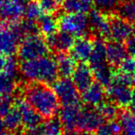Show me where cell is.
I'll return each mask as SVG.
<instances>
[{"instance_id":"cell-1","label":"cell","mask_w":135,"mask_h":135,"mask_svg":"<svg viewBox=\"0 0 135 135\" xmlns=\"http://www.w3.org/2000/svg\"><path fill=\"white\" fill-rule=\"evenodd\" d=\"M23 98L45 118H54L59 111V100L47 84L31 83L23 87Z\"/></svg>"},{"instance_id":"cell-2","label":"cell","mask_w":135,"mask_h":135,"mask_svg":"<svg viewBox=\"0 0 135 135\" xmlns=\"http://www.w3.org/2000/svg\"><path fill=\"white\" fill-rule=\"evenodd\" d=\"M20 73L31 83L54 84L59 76L56 58L45 56L36 59L21 61Z\"/></svg>"},{"instance_id":"cell-3","label":"cell","mask_w":135,"mask_h":135,"mask_svg":"<svg viewBox=\"0 0 135 135\" xmlns=\"http://www.w3.org/2000/svg\"><path fill=\"white\" fill-rule=\"evenodd\" d=\"M133 84L135 83L132 76L120 71L115 72L110 83L107 86V96L119 107H129L132 97Z\"/></svg>"},{"instance_id":"cell-4","label":"cell","mask_w":135,"mask_h":135,"mask_svg":"<svg viewBox=\"0 0 135 135\" xmlns=\"http://www.w3.org/2000/svg\"><path fill=\"white\" fill-rule=\"evenodd\" d=\"M49 49L46 39L43 35L38 33L29 34L21 39L17 54L21 61H28L47 56Z\"/></svg>"},{"instance_id":"cell-5","label":"cell","mask_w":135,"mask_h":135,"mask_svg":"<svg viewBox=\"0 0 135 135\" xmlns=\"http://www.w3.org/2000/svg\"><path fill=\"white\" fill-rule=\"evenodd\" d=\"M17 22L0 21V55L12 56L18 51L23 37L20 32Z\"/></svg>"},{"instance_id":"cell-6","label":"cell","mask_w":135,"mask_h":135,"mask_svg":"<svg viewBox=\"0 0 135 135\" xmlns=\"http://www.w3.org/2000/svg\"><path fill=\"white\" fill-rule=\"evenodd\" d=\"M58 27L61 31L77 37H85L89 30L88 15L84 13L66 14L58 20Z\"/></svg>"},{"instance_id":"cell-7","label":"cell","mask_w":135,"mask_h":135,"mask_svg":"<svg viewBox=\"0 0 135 135\" xmlns=\"http://www.w3.org/2000/svg\"><path fill=\"white\" fill-rule=\"evenodd\" d=\"M54 89L62 105H80L81 95L79 90L70 78H61L54 83Z\"/></svg>"},{"instance_id":"cell-8","label":"cell","mask_w":135,"mask_h":135,"mask_svg":"<svg viewBox=\"0 0 135 135\" xmlns=\"http://www.w3.org/2000/svg\"><path fill=\"white\" fill-rule=\"evenodd\" d=\"M109 18V38L112 41L125 43L135 34V26L132 22L122 19L118 15H111Z\"/></svg>"},{"instance_id":"cell-9","label":"cell","mask_w":135,"mask_h":135,"mask_svg":"<svg viewBox=\"0 0 135 135\" xmlns=\"http://www.w3.org/2000/svg\"><path fill=\"white\" fill-rule=\"evenodd\" d=\"M104 123L105 118L99 110L95 107H87L85 108H81L77 123V129L84 132H94Z\"/></svg>"},{"instance_id":"cell-10","label":"cell","mask_w":135,"mask_h":135,"mask_svg":"<svg viewBox=\"0 0 135 135\" xmlns=\"http://www.w3.org/2000/svg\"><path fill=\"white\" fill-rule=\"evenodd\" d=\"M23 0H0V21L17 22L25 15Z\"/></svg>"},{"instance_id":"cell-11","label":"cell","mask_w":135,"mask_h":135,"mask_svg":"<svg viewBox=\"0 0 135 135\" xmlns=\"http://www.w3.org/2000/svg\"><path fill=\"white\" fill-rule=\"evenodd\" d=\"M89 28L95 37L107 38L109 37L110 28V18L103 12L97 9L91 10L88 15Z\"/></svg>"},{"instance_id":"cell-12","label":"cell","mask_w":135,"mask_h":135,"mask_svg":"<svg viewBox=\"0 0 135 135\" xmlns=\"http://www.w3.org/2000/svg\"><path fill=\"white\" fill-rule=\"evenodd\" d=\"M15 105L21 112L22 125L25 129H32L41 125L43 122V117L24 98L17 99L15 101Z\"/></svg>"},{"instance_id":"cell-13","label":"cell","mask_w":135,"mask_h":135,"mask_svg":"<svg viewBox=\"0 0 135 135\" xmlns=\"http://www.w3.org/2000/svg\"><path fill=\"white\" fill-rule=\"evenodd\" d=\"M94 76L92 68L86 63H80L77 65L73 74L72 81L79 90V92H84L94 83Z\"/></svg>"},{"instance_id":"cell-14","label":"cell","mask_w":135,"mask_h":135,"mask_svg":"<svg viewBox=\"0 0 135 135\" xmlns=\"http://www.w3.org/2000/svg\"><path fill=\"white\" fill-rule=\"evenodd\" d=\"M46 42L49 48L56 53H67L69 50H71L75 39L70 33L60 30L59 32L46 37Z\"/></svg>"},{"instance_id":"cell-15","label":"cell","mask_w":135,"mask_h":135,"mask_svg":"<svg viewBox=\"0 0 135 135\" xmlns=\"http://www.w3.org/2000/svg\"><path fill=\"white\" fill-rule=\"evenodd\" d=\"M94 49V40L89 37H80L75 40L71 48V56L76 61L80 63H85L89 61Z\"/></svg>"},{"instance_id":"cell-16","label":"cell","mask_w":135,"mask_h":135,"mask_svg":"<svg viewBox=\"0 0 135 135\" xmlns=\"http://www.w3.org/2000/svg\"><path fill=\"white\" fill-rule=\"evenodd\" d=\"M107 93L99 83H94L87 90L81 93V98L87 107H97L105 100Z\"/></svg>"},{"instance_id":"cell-17","label":"cell","mask_w":135,"mask_h":135,"mask_svg":"<svg viewBox=\"0 0 135 135\" xmlns=\"http://www.w3.org/2000/svg\"><path fill=\"white\" fill-rule=\"evenodd\" d=\"M62 124L56 118H47L46 121L38 127L32 129H25L23 135H62Z\"/></svg>"},{"instance_id":"cell-18","label":"cell","mask_w":135,"mask_h":135,"mask_svg":"<svg viewBox=\"0 0 135 135\" xmlns=\"http://www.w3.org/2000/svg\"><path fill=\"white\" fill-rule=\"evenodd\" d=\"M81 111L80 105H63L58 111V119L66 129H74L77 128Z\"/></svg>"},{"instance_id":"cell-19","label":"cell","mask_w":135,"mask_h":135,"mask_svg":"<svg viewBox=\"0 0 135 135\" xmlns=\"http://www.w3.org/2000/svg\"><path fill=\"white\" fill-rule=\"evenodd\" d=\"M128 50L123 43L110 41L107 43V62L114 67H118L128 57Z\"/></svg>"},{"instance_id":"cell-20","label":"cell","mask_w":135,"mask_h":135,"mask_svg":"<svg viewBox=\"0 0 135 135\" xmlns=\"http://www.w3.org/2000/svg\"><path fill=\"white\" fill-rule=\"evenodd\" d=\"M58 74L61 78H70L72 76L77 64L71 55L68 53H57L56 56Z\"/></svg>"},{"instance_id":"cell-21","label":"cell","mask_w":135,"mask_h":135,"mask_svg":"<svg viewBox=\"0 0 135 135\" xmlns=\"http://www.w3.org/2000/svg\"><path fill=\"white\" fill-rule=\"evenodd\" d=\"M89 62L92 69L107 63V43L103 41V38L95 37L94 39V49Z\"/></svg>"},{"instance_id":"cell-22","label":"cell","mask_w":135,"mask_h":135,"mask_svg":"<svg viewBox=\"0 0 135 135\" xmlns=\"http://www.w3.org/2000/svg\"><path fill=\"white\" fill-rule=\"evenodd\" d=\"M94 0H64L62 8L67 14L88 13L92 10Z\"/></svg>"},{"instance_id":"cell-23","label":"cell","mask_w":135,"mask_h":135,"mask_svg":"<svg viewBox=\"0 0 135 135\" xmlns=\"http://www.w3.org/2000/svg\"><path fill=\"white\" fill-rule=\"evenodd\" d=\"M37 24L41 34L48 37L57 32L58 20H56L53 14L46 13L40 18V20L37 21Z\"/></svg>"},{"instance_id":"cell-24","label":"cell","mask_w":135,"mask_h":135,"mask_svg":"<svg viewBox=\"0 0 135 135\" xmlns=\"http://www.w3.org/2000/svg\"><path fill=\"white\" fill-rule=\"evenodd\" d=\"M92 70L96 81L105 87L110 83L111 80L115 74L114 70H113V67L108 62L104 64V65L99 66V67L94 68Z\"/></svg>"},{"instance_id":"cell-25","label":"cell","mask_w":135,"mask_h":135,"mask_svg":"<svg viewBox=\"0 0 135 135\" xmlns=\"http://www.w3.org/2000/svg\"><path fill=\"white\" fill-rule=\"evenodd\" d=\"M121 126L120 135H135V114L131 111H121L118 116Z\"/></svg>"},{"instance_id":"cell-26","label":"cell","mask_w":135,"mask_h":135,"mask_svg":"<svg viewBox=\"0 0 135 135\" xmlns=\"http://www.w3.org/2000/svg\"><path fill=\"white\" fill-rule=\"evenodd\" d=\"M16 78L8 74H0V96L12 97L17 89Z\"/></svg>"},{"instance_id":"cell-27","label":"cell","mask_w":135,"mask_h":135,"mask_svg":"<svg viewBox=\"0 0 135 135\" xmlns=\"http://www.w3.org/2000/svg\"><path fill=\"white\" fill-rule=\"evenodd\" d=\"M19 71L20 66H18L17 60L13 56L0 55V74H8L17 77Z\"/></svg>"},{"instance_id":"cell-28","label":"cell","mask_w":135,"mask_h":135,"mask_svg":"<svg viewBox=\"0 0 135 135\" xmlns=\"http://www.w3.org/2000/svg\"><path fill=\"white\" fill-rule=\"evenodd\" d=\"M4 121L7 129L9 131H13V132L20 129L21 126H23L21 112H20L19 108L16 107L15 104L12 107V108L10 109L9 112L4 117Z\"/></svg>"},{"instance_id":"cell-29","label":"cell","mask_w":135,"mask_h":135,"mask_svg":"<svg viewBox=\"0 0 135 135\" xmlns=\"http://www.w3.org/2000/svg\"><path fill=\"white\" fill-rule=\"evenodd\" d=\"M96 108L99 110L101 115L105 119L107 120H115L117 118H118L120 112L119 107L115 103H113L110 100H105L99 107Z\"/></svg>"},{"instance_id":"cell-30","label":"cell","mask_w":135,"mask_h":135,"mask_svg":"<svg viewBox=\"0 0 135 135\" xmlns=\"http://www.w3.org/2000/svg\"><path fill=\"white\" fill-rule=\"evenodd\" d=\"M116 15L134 23L135 21V1L120 3L116 9Z\"/></svg>"},{"instance_id":"cell-31","label":"cell","mask_w":135,"mask_h":135,"mask_svg":"<svg viewBox=\"0 0 135 135\" xmlns=\"http://www.w3.org/2000/svg\"><path fill=\"white\" fill-rule=\"evenodd\" d=\"M45 14V11L42 8L41 5L38 1H31L28 2V5H26L25 8V19L31 21L37 22L40 20V18Z\"/></svg>"},{"instance_id":"cell-32","label":"cell","mask_w":135,"mask_h":135,"mask_svg":"<svg viewBox=\"0 0 135 135\" xmlns=\"http://www.w3.org/2000/svg\"><path fill=\"white\" fill-rule=\"evenodd\" d=\"M94 6L103 13L110 14L116 12L118 5V0H94Z\"/></svg>"},{"instance_id":"cell-33","label":"cell","mask_w":135,"mask_h":135,"mask_svg":"<svg viewBox=\"0 0 135 135\" xmlns=\"http://www.w3.org/2000/svg\"><path fill=\"white\" fill-rule=\"evenodd\" d=\"M64 0H38L43 10L45 13L53 14L58 10L60 6H62Z\"/></svg>"},{"instance_id":"cell-34","label":"cell","mask_w":135,"mask_h":135,"mask_svg":"<svg viewBox=\"0 0 135 135\" xmlns=\"http://www.w3.org/2000/svg\"><path fill=\"white\" fill-rule=\"evenodd\" d=\"M118 71L122 73L128 74L132 77L135 75V57L128 56L119 66H118Z\"/></svg>"},{"instance_id":"cell-35","label":"cell","mask_w":135,"mask_h":135,"mask_svg":"<svg viewBox=\"0 0 135 135\" xmlns=\"http://www.w3.org/2000/svg\"><path fill=\"white\" fill-rule=\"evenodd\" d=\"M126 47H127L128 53L131 56L135 57V34L132 35L127 42H126Z\"/></svg>"},{"instance_id":"cell-36","label":"cell","mask_w":135,"mask_h":135,"mask_svg":"<svg viewBox=\"0 0 135 135\" xmlns=\"http://www.w3.org/2000/svg\"><path fill=\"white\" fill-rule=\"evenodd\" d=\"M129 109H131V112L135 114V88L133 89L132 97H131V104H129Z\"/></svg>"},{"instance_id":"cell-37","label":"cell","mask_w":135,"mask_h":135,"mask_svg":"<svg viewBox=\"0 0 135 135\" xmlns=\"http://www.w3.org/2000/svg\"><path fill=\"white\" fill-rule=\"evenodd\" d=\"M6 129H7V127H6V124H5L4 118H3L2 117H0V134L4 133Z\"/></svg>"},{"instance_id":"cell-38","label":"cell","mask_w":135,"mask_h":135,"mask_svg":"<svg viewBox=\"0 0 135 135\" xmlns=\"http://www.w3.org/2000/svg\"><path fill=\"white\" fill-rule=\"evenodd\" d=\"M62 135H81V134L78 131H74V129H66Z\"/></svg>"},{"instance_id":"cell-39","label":"cell","mask_w":135,"mask_h":135,"mask_svg":"<svg viewBox=\"0 0 135 135\" xmlns=\"http://www.w3.org/2000/svg\"><path fill=\"white\" fill-rule=\"evenodd\" d=\"M0 135H18V134L13 132V131H5L4 133H2V134H0Z\"/></svg>"},{"instance_id":"cell-40","label":"cell","mask_w":135,"mask_h":135,"mask_svg":"<svg viewBox=\"0 0 135 135\" xmlns=\"http://www.w3.org/2000/svg\"><path fill=\"white\" fill-rule=\"evenodd\" d=\"M118 2L123 3V2H129V1H135V0H118Z\"/></svg>"},{"instance_id":"cell-41","label":"cell","mask_w":135,"mask_h":135,"mask_svg":"<svg viewBox=\"0 0 135 135\" xmlns=\"http://www.w3.org/2000/svg\"><path fill=\"white\" fill-rule=\"evenodd\" d=\"M83 135H97V134H94V132H84Z\"/></svg>"},{"instance_id":"cell-42","label":"cell","mask_w":135,"mask_h":135,"mask_svg":"<svg viewBox=\"0 0 135 135\" xmlns=\"http://www.w3.org/2000/svg\"><path fill=\"white\" fill-rule=\"evenodd\" d=\"M24 2H31V1H33V0H23Z\"/></svg>"},{"instance_id":"cell-43","label":"cell","mask_w":135,"mask_h":135,"mask_svg":"<svg viewBox=\"0 0 135 135\" xmlns=\"http://www.w3.org/2000/svg\"><path fill=\"white\" fill-rule=\"evenodd\" d=\"M113 135H120V134H113Z\"/></svg>"}]
</instances>
